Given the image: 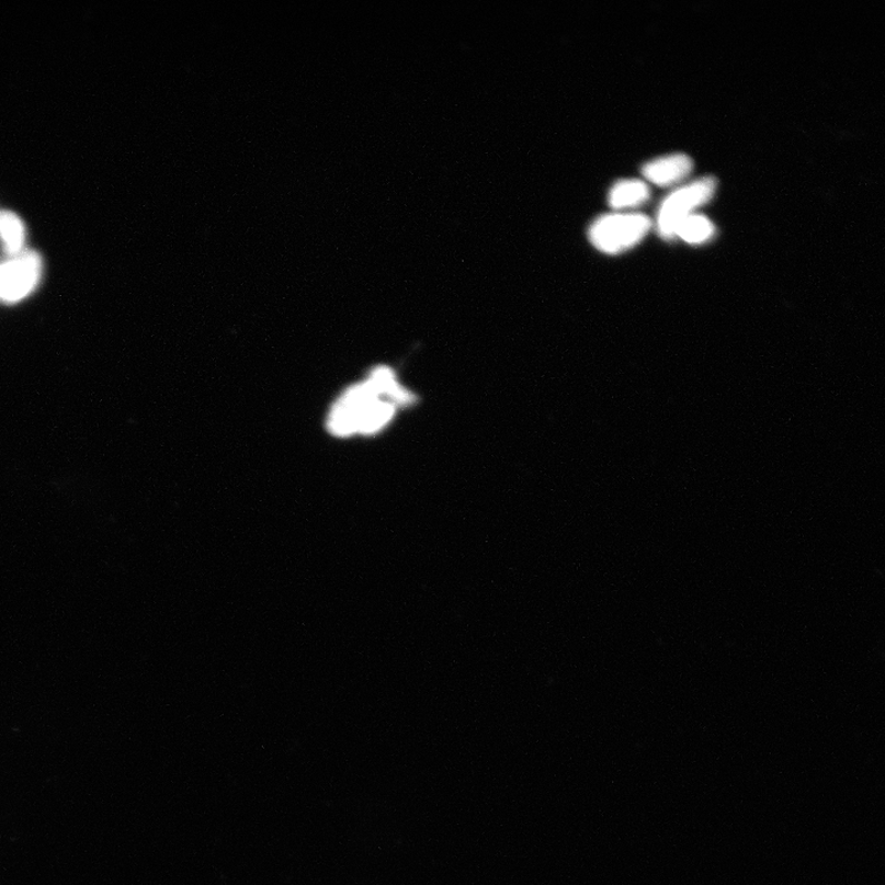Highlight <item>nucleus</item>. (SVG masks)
Returning a JSON list of instances; mask_svg holds the SVG:
<instances>
[{
	"mask_svg": "<svg viewBox=\"0 0 885 885\" xmlns=\"http://www.w3.org/2000/svg\"><path fill=\"white\" fill-rule=\"evenodd\" d=\"M396 406L371 378L350 386L332 406L328 429L336 436L374 434L394 419Z\"/></svg>",
	"mask_w": 885,
	"mask_h": 885,
	"instance_id": "1",
	"label": "nucleus"
},
{
	"mask_svg": "<svg viewBox=\"0 0 885 885\" xmlns=\"http://www.w3.org/2000/svg\"><path fill=\"white\" fill-rule=\"evenodd\" d=\"M653 226V222L639 213H612L599 217L589 229L593 246L605 253H620L637 246Z\"/></svg>",
	"mask_w": 885,
	"mask_h": 885,
	"instance_id": "2",
	"label": "nucleus"
},
{
	"mask_svg": "<svg viewBox=\"0 0 885 885\" xmlns=\"http://www.w3.org/2000/svg\"><path fill=\"white\" fill-rule=\"evenodd\" d=\"M716 186V180L707 177L670 193L658 212L659 236L667 240L674 239L679 224L694 215L696 208L706 205L714 197Z\"/></svg>",
	"mask_w": 885,
	"mask_h": 885,
	"instance_id": "3",
	"label": "nucleus"
},
{
	"mask_svg": "<svg viewBox=\"0 0 885 885\" xmlns=\"http://www.w3.org/2000/svg\"><path fill=\"white\" fill-rule=\"evenodd\" d=\"M44 262L39 253L24 250L0 261V303L16 304L32 295L43 279Z\"/></svg>",
	"mask_w": 885,
	"mask_h": 885,
	"instance_id": "4",
	"label": "nucleus"
},
{
	"mask_svg": "<svg viewBox=\"0 0 885 885\" xmlns=\"http://www.w3.org/2000/svg\"><path fill=\"white\" fill-rule=\"evenodd\" d=\"M693 160L685 155H671L647 162L644 177L658 186H670L683 181L693 171Z\"/></svg>",
	"mask_w": 885,
	"mask_h": 885,
	"instance_id": "5",
	"label": "nucleus"
},
{
	"mask_svg": "<svg viewBox=\"0 0 885 885\" xmlns=\"http://www.w3.org/2000/svg\"><path fill=\"white\" fill-rule=\"evenodd\" d=\"M25 224L14 212L0 211V241L5 256L12 258L25 250Z\"/></svg>",
	"mask_w": 885,
	"mask_h": 885,
	"instance_id": "6",
	"label": "nucleus"
},
{
	"mask_svg": "<svg viewBox=\"0 0 885 885\" xmlns=\"http://www.w3.org/2000/svg\"><path fill=\"white\" fill-rule=\"evenodd\" d=\"M649 189L644 181L622 180L609 193V203L615 209L633 208L649 200Z\"/></svg>",
	"mask_w": 885,
	"mask_h": 885,
	"instance_id": "7",
	"label": "nucleus"
},
{
	"mask_svg": "<svg viewBox=\"0 0 885 885\" xmlns=\"http://www.w3.org/2000/svg\"><path fill=\"white\" fill-rule=\"evenodd\" d=\"M715 236V226L705 216L691 215L681 222L676 230V238L689 243H704Z\"/></svg>",
	"mask_w": 885,
	"mask_h": 885,
	"instance_id": "8",
	"label": "nucleus"
}]
</instances>
